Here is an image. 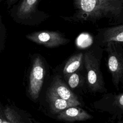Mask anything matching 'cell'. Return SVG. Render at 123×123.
<instances>
[{
	"instance_id": "6da1fadb",
	"label": "cell",
	"mask_w": 123,
	"mask_h": 123,
	"mask_svg": "<svg viewBox=\"0 0 123 123\" xmlns=\"http://www.w3.org/2000/svg\"><path fill=\"white\" fill-rule=\"evenodd\" d=\"M74 12L69 16H60L73 24H92L105 20L108 25L123 23V0H69Z\"/></svg>"
},
{
	"instance_id": "7a4b0ae2",
	"label": "cell",
	"mask_w": 123,
	"mask_h": 123,
	"mask_svg": "<svg viewBox=\"0 0 123 123\" xmlns=\"http://www.w3.org/2000/svg\"><path fill=\"white\" fill-rule=\"evenodd\" d=\"M40 0H20L11 9V16L18 24L31 26L38 25L50 16L48 13L38 9Z\"/></svg>"
},
{
	"instance_id": "3957f363",
	"label": "cell",
	"mask_w": 123,
	"mask_h": 123,
	"mask_svg": "<svg viewBox=\"0 0 123 123\" xmlns=\"http://www.w3.org/2000/svg\"><path fill=\"white\" fill-rule=\"evenodd\" d=\"M25 37L28 40L45 47L53 48L64 45L70 42L62 32L48 30L34 31L27 34Z\"/></svg>"
},
{
	"instance_id": "277c9868",
	"label": "cell",
	"mask_w": 123,
	"mask_h": 123,
	"mask_svg": "<svg viewBox=\"0 0 123 123\" xmlns=\"http://www.w3.org/2000/svg\"><path fill=\"white\" fill-rule=\"evenodd\" d=\"M119 43H109L106 48L108 54V67L115 86H117L122 80L123 75V53Z\"/></svg>"
},
{
	"instance_id": "5b68a950",
	"label": "cell",
	"mask_w": 123,
	"mask_h": 123,
	"mask_svg": "<svg viewBox=\"0 0 123 123\" xmlns=\"http://www.w3.org/2000/svg\"><path fill=\"white\" fill-rule=\"evenodd\" d=\"M83 57L90 88L94 91L100 90L103 88V81L98 59L91 50L86 51L83 54Z\"/></svg>"
},
{
	"instance_id": "8992f818",
	"label": "cell",
	"mask_w": 123,
	"mask_h": 123,
	"mask_svg": "<svg viewBox=\"0 0 123 123\" xmlns=\"http://www.w3.org/2000/svg\"><path fill=\"white\" fill-rule=\"evenodd\" d=\"M45 68L43 61L40 55H36L33 61V65L29 78V93L34 100L39 96L42 87Z\"/></svg>"
},
{
	"instance_id": "52a82bcc",
	"label": "cell",
	"mask_w": 123,
	"mask_h": 123,
	"mask_svg": "<svg viewBox=\"0 0 123 123\" xmlns=\"http://www.w3.org/2000/svg\"><path fill=\"white\" fill-rule=\"evenodd\" d=\"M97 31L95 38L99 45L106 46L110 42H123V24L99 28Z\"/></svg>"
},
{
	"instance_id": "ba28073f",
	"label": "cell",
	"mask_w": 123,
	"mask_h": 123,
	"mask_svg": "<svg viewBox=\"0 0 123 123\" xmlns=\"http://www.w3.org/2000/svg\"><path fill=\"white\" fill-rule=\"evenodd\" d=\"M50 89L61 98L80 105L77 97L72 92L58 76L54 78Z\"/></svg>"
},
{
	"instance_id": "9c48e42d",
	"label": "cell",
	"mask_w": 123,
	"mask_h": 123,
	"mask_svg": "<svg viewBox=\"0 0 123 123\" xmlns=\"http://www.w3.org/2000/svg\"><path fill=\"white\" fill-rule=\"evenodd\" d=\"M92 118L86 111L76 106L68 108L59 112L57 116L59 120L72 122L85 121Z\"/></svg>"
},
{
	"instance_id": "30bf717a",
	"label": "cell",
	"mask_w": 123,
	"mask_h": 123,
	"mask_svg": "<svg viewBox=\"0 0 123 123\" xmlns=\"http://www.w3.org/2000/svg\"><path fill=\"white\" fill-rule=\"evenodd\" d=\"M47 94L50 109L54 113H59L68 108L77 106L74 103L61 98L50 89L48 90Z\"/></svg>"
},
{
	"instance_id": "8fae6325",
	"label": "cell",
	"mask_w": 123,
	"mask_h": 123,
	"mask_svg": "<svg viewBox=\"0 0 123 123\" xmlns=\"http://www.w3.org/2000/svg\"><path fill=\"white\" fill-rule=\"evenodd\" d=\"M83 59V54L80 52L71 56L67 61L63 68L64 75L67 76L74 73L80 67Z\"/></svg>"
},
{
	"instance_id": "7c38bea8",
	"label": "cell",
	"mask_w": 123,
	"mask_h": 123,
	"mask_svg": "<svg viewBox=\"0 0 123 123\" xmlns=\"http://www.w3.org/2000/svg\"><path fill=\"white\" fill-rule=\"evenodd\" d=\"M80 82V77L78 74L73 73L70 74L68 79V84L71 88H74L77 86Z\"/></svg>"
},
{
	"instance_id": "4fadbf2b",
	"label": "cell",
	"mask_w": 123,
	"mask_h": 123,
	"mask_svg": "<svg viewBox=\"0 0 123 123\" xmlns=\"http://www.w3.org/2000/svg\"><path fill=\"white\" fill-rule=\"evenodd\" d=\"M118 104L121 107V108L123 109V95L122 93L119 94L118 98Z\"/></svg>"
},
{
	"instance_id": "5bb4252c",
	"label": "cell",
	"mask_w": 123,
	"mask_h": 123,
	"mask_svg": "<svg viewBox=\"0 0 123 123\" xmlns=\"http://www.w3.org/2000/svg\"><path fill=\"white\" fill-rule=\"evenodd\" d=\"M19 0H7V4L8 8H10L12 5H14Z\"/></svg>"
},
{
	"instance_id": "9a60e30c",
	"label": "cell",
	"mask_w": 123,
	"mask_h": 123,
	"mask_svg": "<svg viewBox=\"0 0 123 123\" xmlns=\"http://www.w3.org/2000/svg\"><path fill=\"white\" fill-rule=\"evenodd\" d=\"M1 25V19H0V29Z\"/></svg>"
},
{
	"instance_id": "2e32d148",
	"label": "cell",
	"mask_w": 123,
	"mask_h": 123,
	"mask_svg": "<svg viewBox=\"0 0 123 123\" xmlns=\"http://www.w3.org/2000/svg\"><path fill=\"white\" fill-rule=\"evenodd\" d=\"M1 122H2V121H1V120L0 119V123H1Z\"/></svg>"
},
{
	"instance_id": "e0dca14e",
	"label": "cell",
	"mask_w": 123,
	"mask_h": 123,
	"mask_svg": "<svg viewBox=\"0 0 123 123\" xmlns=\"http://www.w3.org/2000/svg\"><path fill=\"white\" fill-rule=\"evenodd\" d=\"M38 123V122H37V123Z\"/></svg>"
},
{
	"instance_id": "ac0fdd59",
	"label": "cell",
	"mask_w": 123,
	"mask_h": 123,
	"mask_svg": "<svg viewBox=\"0 0 123 123\" xmlns=\"http://www.w3.org/2000/svg\"></svg>"
}]
</instances>
